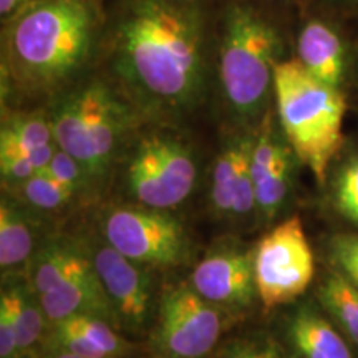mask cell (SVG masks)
Listing matches in <instances>:
<instances>
[{
  "label": "cell",
  "instance_id": "ac0fdd59",
  "mask_svg": "<svg viewBox=\"0 0 358 358\" xmlns=\"http://www.w3.org/2000/svg\"><path fill=\"white\" fill-rule=\"evenodd\" d=\"M34 226L10 198L0 204V267L10 271L32 259Z\"/></svg>",
  "mask_w": 358,
  "mask_h": 358
},
{
  "label": "cell",
  "instance_id": "d4e9b609",
  "mask_svg": "<svg viewBox=\"0 0 358 358\" xmlns=\"http://www.w3.org/2000/svg\"><path fill=\"white\" fill-rule=\"evenodd\" d=\"M256 128L250 129L245 136V141L241 150L239 161H237L236 185H234V208L232 216L244 217L252 213L256 208V185H254L252 169H250V151H252Z\"/></svg>",
  "mask_w": 358,
  "mask_h": 358
},
{
  "label": "cell",
  "instance_id": "7402d4cb",
  "mask_svg": "<svg viewBox=\"0 0 358 358\" xmlns=\"http://www.w3.org/2000/svg\"><path fill=\"white\" fill-rule=\"evenodd\" d=\"M252 128H244L241 133H234L222 151L219 153L213 169V186H211V201L214 209L221 216H229L234 208V185L237 173V161H239L241 150L245 141V136Z\"/></svg>",
  "mask_w": 358,
  "mask_h": 358
},
{
  "label": "cell",
  "instance_id": "f1b7e54d",
  "mask_svg": "<svg viewBox=\"0 0 358 358\" xmlns=\"http://www.w3.org/2000/svg\"><path fill=\"white\" fill-rule=\"evenodd\" d=\"M0 171L8 186H17L35 176V168L27 156H7L0 158Z\"/></svg>",
  "mask_w": 358,
  "mask_h": 358
},
{
  "label": "cell",
  "instance_id": "2e32d148",
  "mask_svg": "<svg viewBox=\"0 0 358 358\" xmlns=\"http://www.w3.org/2000/svg\"><path fill=\"white\" fill-rule=\"evenodd\" d=\"M315 299L348 342L358 348V287L330 267L317 284Z\"/></svg>",
  "mask_w": 358,
  "mask_h": 358
},
{
  "label": "cell",
  "instance_id": "3957f363",
  "mask_svg": "<svg viewBox=\"0 0 358 358\" xmlns=\"http://www.w3.org/2000/svg\"><path fill=\"white\" fill-rule=\"evenodd\" d=\"M292 37L266 10L229 2L217 25L216 77L232 120L257 128L274 108L275 66L290 57Z\"/></svg>",
  "mask_w": 358,
  "mask_h": 358
},
{
  "label": "cell",
  "instance_id": "d6a6232c",
  "mask_svg": "<svg viewBox=\"0 0 358 358\" xmlns=\"http://www.w3.org/2000/svg\"><path fill=\"white\" fill-rule=\"evenodd\" d=\"M357 40V53H355V64H353V71H352V80H350V87H348V93H355L357 100H358V34L355 35Z\"/></svg>",
  "mask_w": 358,
  "mask_h": 358
},
{
  "label": "cell",
  "instance_id": "ba28073f",
  "mask_svg": "<svg viewBox=\"0 0 358 358\" xmlns=\"http://www.w3.org/2000/svg\"><path fill=\"white\" fill-rule=\"evenodd\" d=\"M103 236L111 248L140 266H176L189 248L178 219L143 204L110 209L103 217Z\"/></svg>",
  "mask_w": 358,
  "mask_h": 358
},
{
  "label": "cell",
  "instance_id": "7c38bea8",
  "mask_svg": "<svg viewBox=\"0 0 358 358\" xmlns=\"http://www.w3.org/2000/svg\"><path fill=\"white\" fill-rule=\"evenodd\" d=\"M191 285L214 306H249L257 295L254 254L241 249H219L194 267Z\"/></svg>",
  "mask_w": 358,
  "mask_h": 358
},
{
  "label": "cell",
  "instance_id": "83f0119b",
  "mask_svg": "<svg viewBox=\"0 0 358 358\" xmlns=\"http://www.w3.org/2000/svg\"><path fill=\"white\" fill-rule=\"evenodd\" d=\"M299 8H308L343 24L353 35L358 34V0H306Z\"/></svg>",
  "mask_w": 358,
  "mask_h": 358
},
{
  "label": "cell",
  "instance_id": "e0dca14e",
  "mask_svg": "<svg viewBox=\"0 0 358 358\" xmlns=\"http://www.w3.org/2000/svg\"><path fill=\"white\" fill-rule=\"evenodd\" d=\"M55 143L48 113L15 111L7 115L0 131V158L27 156L45 145Z\"/></svg>",
  "mask_w": 358,
  "mask_h": 358
},
{
  "label": "cell",
  "instance_id": "5bb4252c",
  "mask_svg": "<svg viewBox=\"0 0 358 358\" xmlns=\"http://www.w3.org/2000/svg\"><path fill=\"white\" fill-rule=\"evenodd\" d=\"M47 320L55 324L71 315H95L115 320V312L95 264L62 282L50 292L38 295Z\"/></svg>",
  "mask_w": 358,
  "mask_h": 358
},
{
  "label": "cell",
  "instance_id": "9c48e42d",
  "mask_svg": "<svg viewBox=\"0 0 358 358\" xmlns=\"http://www.w3.org/2000/svg\"><path fill=\"white\" fill-rule=\"evenodd\" d=\"M222 325L214 303L191 284L176 285L161 297L156 345L166 358H201L217 343Z\"/></svg>",
  "mask_w": 358,
  "mask_h": 358
},
{
  "label": "cell",
  "instance_id": "d6986e66",
  "mask_svg": "<svg viewBox=\"0 0 358 358\" xmlns=\"http://www.w3.org/2000/svg\"><path fill=\"white\" fill-rule=\"evenodd\" d=\"M301 163L292 148H287L279 159L256 181V208L266 221L277 217L287 203L294 186L295 164Z\"/></svg>",
  "mask_w": 358,
  "mask_h": 358
},
{
  "label": "cell",
  "instance_id": "5b68a950",
  "mask_svg": "<svg viewBox=\"0 0 358 358\" xmlns=\"http://www.w3.org/2000/svg\"><path fill=\"white\" fill-rule=\"evenodd\" d=\"M348 95L330 87L292 55L275 66L274 110L285 140L303 166L325 182L330 166L345 146L343 122Z\"/></svg>",
  "mask_w": 358,
  "mask_h": 358
},
{
  "label": "cell",
  "instance_id": "603a6c76",
  "mask_svg": "<svg viewBox=\"0 0 358 358\" xmlns=\"http://www.w3.org/2000/svg\"><path fill=\"white\" fill-rule=\"evenodd\" d=\"M19 189L27 203L42 211H53V209L65 206L73 196V192L57 182L55 179L43 173H37L20 185L12 186Z\"/></svg>",
  "mask_w": 358,
  "mask_h": 358
},
{
  "label": "cell",
  "instance_id": "52a82bcc",
  "mask_svg": "<svg viewBox=\"0 0 358 358\" xmlns=\"http://www.w3.org/2000/svg\"><path fill=\"white\" fill-rule=\"evenodd\" d=\"M128 189L148 208H176L194 189L198 168L191 150L168 133H151L138 141L128 164Z\"/></svg>",
  "mask_w": 358,
  "mask_h": 358
},
{
  "label": "cell",
  "instance_id": "1f68e13d",
  "mask_svg": "<svg viewBox=\"0 0 358 358\" xmlns=\"http://www.w3.org/2000/svg\"><path fill=\"white\" fill-rule=\"evenodd\" d=\"M32 2L34 0H0V17H2V22L8 20Z\"/></svg>",
  "mask_w": 358,
  "mask_h": 358
},
{
  "label": "cell",
  "instance_id": "836d02e7",
  "mask_svg": "<svg viewBox=\"0 0 358 358\" xmlns=\"http://www.w3.org/2000/svg\"><path fill=\"white\" fill-rule=\"evenodd\" d=\"M53 358H85V357L73 355V353H69V352H60V353H57V355Z\"/></svg>",
  "mask_w": 358,
  "mask_h": 358
},
{
  "label": "cell",
  "instance_id": "cb8c5ba5",
  "mask_svg": "<svg viewBox=\"0 0 358 358\" xmlns=\"http://www.w3.org/2000/svg\"><path fill=\"white\" fill-rule=\"evenodd\" d=\"M62 322H65V324L70 325L71 329L82 334L85 338H88L93 345L100 348L108 358L122 355V353L127 350V343H124L122 337H120V335L108 325V320L101 319V317L71 315L66 317V319Z\"/></svg>",
  "mask_w": 358,
  "mask_h": 358
},
{
  "label": "cell",
  "instance_id": "277c9868",
  "mask_svg": "<svg viewBox=\"0 0 358 358\" xmlns=\"http://www.w3.org/2000/svg\"><path fill=\"white\" fill-rule=\"evenodd\" d=\"M140 116L113 80L100 75L70 85L48 110L58 148L92 178L106 173Z\"/></svg>",
  "mask_w": 358,
  "mask_h": 358
},
{
  "label": "cell",
  "instance_id": "44dd1931",
  "mask_svg": "<svg viewBox=\"0 0 358 358\" xmlns=\"http://www.w3.org/2000/svg\"><path fill=\"white\" fill-rule=\"evenodd\" d=\"M0 302L6 303L12 313L20 350L32 348L42 337L45 319H47L40 299L37 297L35 301L32 290L27 285L13 284L2 290Z\"/></svg>",
  "mask_w": 358,
  "mask_h": 358
},
{
  "label": "cell",
  "instance_id": "9a60e30c",
  "mask_svg": "<svg viewBox=\"0 0 358 358\" xmlns=\"http://www.w3.org/2000/svg\"><path fill=\"white\" fill-rule=\"evenodd\" d=\"M93 267L92 254L75 241L58 237L43 244L30 259V282L35 295L50 292L62 282Z\"/></svg>",
  "mask_w": 358,
  "mask_h": 358
},
{
  "label": "cell",
  "instance_id": "8fae6325",
  "mask_svg": "<svg viewBox=\"0 0 358 358\" xmlns=\"http://www.w3.org/2000/svg\"><path fill=\"white\" fill-rule=\"evenodd\" d=\"M90 254L108 294L115 320L129 329L141 327L148 319L151 303V280L148 272L108 243L98 244Z\"/></svg>",
  "mask_w": 358,
  "mask_h": 358
},
{
  "label": "cell",
  "instance_id": "30bf717a",
  "mask_svg": "<svg viewBox=\"0 0 358 358\" xmlns=\"http://www.w3.org/2000/svg\"><path fill=\"white\" fill-rule=\"evenodd\" d=\"M292 53L308 73L348 95L357 40L345 25L320 12L301 8Z\"/></svg>",
  "mask_w": 358,
  "mask_h": 358
},
{
  "label": "cell",
  "instance_id": "4fadbf2b",
  "mask_svg": "<svg viewBox=\"0 0 358 358\" xmlns=\"http://www.w3.org/2000/svg\"><path fill=\"white\" fill-rule=\"evenodd\" d=\"M285 338L295 358H355L348 338L317 299L301 302L290 310L285 320Z\"/></svg>",
  "mask_w": 358,
  "mask_h": 358
},
{
  "label": "cell",
  "instance_id": "484cf974",
  "mask_svg": "<svg viewBox=\"0 0 358 358\" xmlns=\"http://www.w3.org/2000/svg\"><path fill=\"white\" fill-rule=\"evenodd\" d=\"M330 267L358 287V232H337L327 241Z\"/></svg>",
  "mask_w": 358,
  "mask_h": 358
},
{
  "label": "cell",
  "instance_id": "4dcf8cb0",
  "mask_svg": "<svg viewBox=\"0 0 358 358\" xmlns=\"http://www.w3.org/2000/svg\"><path fill=\"white\" fill-rule=\"evenodd\" d=\"M231 358H284L274 343L267 342L264 345L256 343H241L231 350Z\"/></svg>",
  "mask_w": 358,
  "mask_h": 358
},
{
  "label": "cell",
  "instance_id": "e575fe53",
  "mask_svg": "<svg viewBox=\"0 0 358 358\" xmlns=\"http://www.w3.org/2000/svg\"><path fill=\"white\" fill-rule=\"evenodd\" d=\"M277 2H285V3H287V2H294V3H297L299 7H301L302 3L306 2V0H277Z\"/></svg>",
  "mask_w": 358,
  "mask_h": 358
},
{
  "label": "cell",
  "instance_id": "6da1fadb",
  "mask_svg": "<svg viewBox=\"0 0 358 358\" xmlns=\"http://www.w3.org/2000/svg\"><path fill=\"white\" fill-rule=\"evenodd\" d=\"M101 52L113 83L146 118L179 120L208 95L211 35L198 0H118Z\"/></svg>",
  "mask_w": 358,
  "mask_h": 358
},
{
  "label": "cell",
  "instance_id": "ffe728a7",
  "mask_svg": "<svg viewBox=\"0 0 358 358\" xmlns=\"http://www.w3.org/2000/svg\"><path fill=\"white\" fill-rule=\"evenodd\" d=\"M330 203L343 221L358 227V141L342 148L332 163Z\"/></svg>",
  "mask_w": 358,
  "mask_h": 358
},
{
  "label": "cell",
  "instance_id": "f546056e",
  "mask_svg": "<svg viewBox=\"0 0 358 358\" xmlns=\"http://www.w3.org/2000/svg\"><path fill=\"white\" fill-rule=\"evenodd\" d=\"M17 352H20V348L12 313L6 303L0 302V357L13 358Z\"/></svg>",
  "mask_w": 358,
  "mask_h": 358
},
{
  "label": "cell",
  "instance_id": "4316f807",
  "mask_svg": "<svg viewBox=\"0 0 358 358\" xmlns=\"http://www.w3.org/2000/svg\"><path fill=\"white\" fill-rule=\"evenodd\" d=\"M40 173L53 178L57 182H60L62 186H65L66 189L73 192V194L75 191L83 186L85 178H87V173H85L82 164H80L73 156H70L69 153H65L64 150H60V148L55 151V156H53L48 168Z\"/></svg>",
  "mask_w": 358,
  "mask_h": 358
},
{
  "label": "cell",
  "instance_id": "7a4b0ae2",
  "mask_svg": "<svg viewBox=\"0 0 358 358\" xmlns=\"http://www.w3.org/2000/svg\"><path fill=\"white\" fill-rule=\"evenodd\" d=\"M105 0H34L3 22V85L24 96L64 92L101 52Z\"/></svg>",
  "mask_w": 358,
  "mask_h": 358
},
{
  "label": "cell",
  "instance_id": "8992f818",
  "mask_svg": "<svg viewBox=\"0 0 358 358\" xmlns=\"http://www.w3.org/2000/svg\"><path fill=\"white\" fill-rule=\"evenodd\" d=\"M252 254L257 297L267 310L294 303L312 285L315 256L301 217H289L272 227Z\"/></svg>",
  "mask_w": 358,
  "mask_h": 358
}]
</instances>
